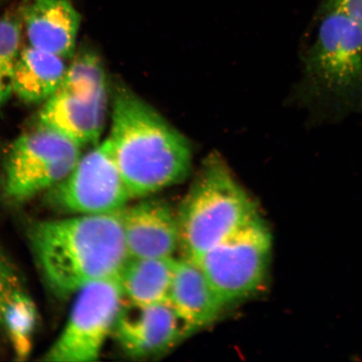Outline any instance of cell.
<instances>
[{
	"instance_id": "11",
	"label": "cell",
	"mask_w": 362,
	"mask_h": 362,
	"mask_svg": "<svg viewBox=\"0 0 362 362\" xmlns=\"http://www.w3.org/2000/svg\"><path fill=\"white\" fill-rule=\"evenodd\" d=\"M108 96H84L58 90L43 103L39 125L65 136L81 148L96 146L105 127Z\"/></svg>"
},
{
	"instance_id": "12",
	"label": "cell",
	"mask_w": 362,
	"mask_h": 362,
	"mask_svg": "<svg viewBox=\"0 0 362 362\" xmlns=\"http://www.w3.org/2000/svg\"><path fill=\"white\" fill-rule=\"evenodd\" d=\"M19 11L30 47L65 60L74 57L81 16L69 0H24Z\"/></svg>"
},
{
	"instance_id": "19",
	"label": "cell",
	"mask_w": 362,
	"mask_h": 362,
	"mask_svg": "<svg viewBox=\"0 0 362 362\" xmlns=\"http://www.w3.org/2000/svg\"><path fill=\"white\" fill-rule=\"evenodd\" d=\"M24 291L19 272L0 245V323L4 307L18 292Z\"/></svg>"
},
{
	"instance_id": "1",
	"label": "cell",
	"mask_w": 362,
	"mask_h": 362,
	"mask_svg": "<svg viewBox=\"0 0 362 362\" xmlns=\"http://www.w3.org/2000/svg\"><path fill=\"white\" fill-rule=\"evenodd\" d=\"M27 234L45 282L60 297L98 280L119 279L131 259L122 211L40 221Z\"/></svg>"
},
{
	"instance_id": "5",
	"label": "cell",
	"mask_w": 362,
	"mask_h": 362,
	"mask_svg": "<svg viewBox=\"0 0 362 362\" xmlns=\"http://www.w3.org/2000/svg\"><path fill=\"white\" fill-rule=\"evenodd\" d=\"M272 237L259 216L240 226L197 261L226 305L259 291L268 275Z\"/></svg>"
},
{
	"instance_id": "15",
	"label": "cell",
	"mask_w": 362,
	"mask_h": 362,
	"mask_svg": "<svg viewBox=\"0 0 362 362\" xmlns=\"http://www.w3.org/2000/svg\"><path fill=\"white\" fill-rule=\"evenodd\" d=\"M176 259L166 257H131L119 277L125 300L135 305L168 301Z\"/></svg>"
},
{
	"instance_id": "13",
	"label": "cell",
	"mask_w": 362,
	"mask_h": 362,
	"mask_svg": "<svg viewBox=\"0 0 362 362\" xmlns=\"http://www.w3.org/2000/svg\"><path fill=\"white\" fill-rule=\"evenodd\" d=\"M168 301L194 333L219 318L226 306L197 261L176 259Z\"/></svg>"
},
{
	"instance_id": "16",
	"label": "cell",
	"mask_w": 362,
	"mask_h": 362,
	"mask_svg": "<svg viewBox=\"0 0 362 362\" xmlns=\"http://www.w3.org/2000/svg\"><path fill=\"white\" fill-rule=\"evenodd\" d=\"M37 319L35 303L25 291L16 293L4 307L0 325L6 329L17 360L30 355Z\"/></svg>"
},
{
	"instance_id": "8",
	"label": "cell",
	"mask_w": 362,
	"mask_h": 362,
	"mask_svg": "<svg viewBox=\"0 0 362 362\" xmlns=\"http://www.w3.org/2000/svg\"><path fill=\"white\" fill-rule=\"evenodd\" d=\"M131 199L107 138L81 155L70 173L49 189L47 202L64 214L89 215L122 211Z\"/></svg>"
},
{
	"instance_id": "3",
	"label": "cell",
	"mask_w": 362,
	"mask_h": 362,
	"mask_svg": "<svg viewBox=\"0 0 362 362\" xmlns=\"http://www.w3.org/2000/svg\"><path fill=\"white\" fill-rule=\"evenodd\" d=\"M303 57L296 97L302 105L342 117L362 112V28L341 12L321 10Z\"/></svg>"
},
{
	"instance_id": "9",
	"label": "cell",
	"mask_w": 362,
	"mask_h": 362,
	"mask_svg": "<svg viewBox=\"0 0 362 362\" xmlns=\"http://www.w3.org/2000/svg\"><path fill=\"white\" fill-rule=\"evenodd\" d=\"M112 333L126 355L144 359L165 354L193 332L169 301L142 305L125 300Z\"/></svg>"
},
{
	"instance_id": "7",
	"label": "cell",
	"mask_w": 362,
	"mask_h": 362,
	"mask_svg": "<svg viewBox=\"0 0 362 362\" xmlns=\"http://www.w3.org/2000/svg\"><path fill=\"white\" fill-rule=\"evenodd\" d=\"M125 302L119 279L98 280L76 293L69 318L42 361L89 362L98 360L115 329Z\"/></svg>"
},
{
	"instance_id": "10",
	"label": "cell",
	"mask_w": 362,
	"mask_h": 362,
	"mask_svg": "<svg viewBox=\"0 0 362 362\" xmlns=\"http://www.w3.org/2000/svg\"><path fill=\"white\" fill-rule=\"evenodd\" d=\"M131 257H173L180 247L177 215L169 204L148 198L122 210Z\"/></svg>"
},
{
	"instance_id": "2",
	"label": "cell",
	"mask_w": 362,
	"mask_h": 362,
	"mask_svg": "<svg viewBox=\"0 0 362 362\" xmlns=\"http://www.w3.org/2000/svg\"><path fill=\"white\" fill-rule=\"evenodd\" d=\"M111 101L107 139L133 199L187 179L192 167L188 139L124 85L116 86Z\"/></svg>"
},
{
	"instance_id": "17",
	"label": "cell",
	"mask_w": 362,
	"mask_h": 362,
	"mask_svg": "<svg viewBox=\"0 0 362 362\" xmlns=\"http://www.w3.org/2000/svg\"><path fill=\"white\" fill-rule=\"evenodd\" d=\"M58 90L84 96L108 93L106 72L98 54L89 49L74 54Z\"/></svg>"
},
{
	"instance_id": "14",
	"label": "cell",
	"mask_w": 362,
	"mask_h": 362,
	"mask_svg": "<svg viewBox=\"0 0 362 362\" xmlns=\"http://www.w3.org/2000/svg\"><path fill=\"white\" fill-rule=\"evenodd\" d=\"M65 59L33 47L21 49L13 76V94L30 104L47 102L62 83Z\"/></svg>"
},
{
	"instance_id": "18",
	"label": "cell",
	"mask_w": 362,
	"mask_h": 362,
	"mask_svg": "<svg viewBox=\"0 0 362 362\" xmlns=\"http://www.w3.org/2000/svg\"><path fill=\"white\" fill-rule=\"evenodd\" d=\"M23 31L20 11L0 17V108L13 94V76L21 52Z\"/></svg>"
},
{
	"instance_id": "4",
	"label": "cell",
	"mask_w": 362,
	"mask_h": 362,
	"mask_svg": "<svg viewBox=\"0 0 362 362\" xmlns=\"http://www.w3.org/2000/svg\"><path fill=\"white\" fill-rule=\"evenodd\" d=\"M256 216L255 202L223 157L211 153L202 162L177 214L183 257L198 261Z\"/></svg>"
},
{
	"instance_id": "20",
	"label": "cell",
	"mask_w": 362,
	"mask_h": 362,
	"mask_svg": "<svg viewBox=\"0 0 362 362\" xmlns=\"http://www.w3.org/2000/svg\"><path fill=\"white\" fill-rule=\"evenodd\" d=\"M321 10L341 12L362 28V0H324Z\"/></svg>"
},
{
	"instance_id": "6",
	"label": "cell",
	"mask_w": 362,
	"mask_h": 362,
	"mask_svg": "<svg viewBox=\"0 0 362 362\" xmlns=\"http://www.w3.org/2000/svg\"><path fill=\"white\" fill-rule=\"evenodd\" d=\"M81 148L56 131L40 126L11 144L3 168L2 194L21 204L55 187L74 169Z\"/></svg>"
}]
</instances>
